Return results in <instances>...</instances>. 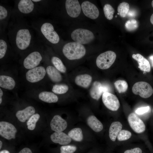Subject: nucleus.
Here are the masks:
<instances>
[{
    "label": "nucleus",
    "instance_id": "f257e3e1",
    "mask_svg": "<svg viewBox=\"0 0 153 153\" xmlns=\"http://www.w3.org/2000/svg\"><path fill=\"white\" fill-rule=\"evenodd\" d=\"M62 52L65 57L70 60L79 59L85 55L86 49L82 44L76 42H71L65 44Z\"/></svg>",
    "mask_w": 153,
    "mask_h": 153
},
{
    "label": "nucleus",
    "instance_id": "f03ea898",
    "mask_svg": "<svg viewBox=\"0 0 153 153\" xmlns=\"http://www.w3.org/2000/svg\"><path fill=\"white\" fill-rule=\"evenodd\" d=\"M72 39L75 42L81 44H88L94 39L93 33L88 29L78 28L74 30L71 35Z\"/></svg>",
    "mask_w": 153,
    "mask_h": 153
},
{
    "label": "nucleus",
    "instance_id": "7ed1b4c3",
    "mask_svg": "<svg viewBox=\"0 0 153 153\" xmlns=\"http://www.w3.org/2000/svg\"><path fill=\"white\" fill-rule=\"evenodd\" d=\"M116 57V53L112 51H108L102 53L96 58L97 66L102 69H107L114 63Z\"/></svg>",
    "mask_w": 153,
    "mask_h": 153
},
{
    "label": "nucleus",
    "instance_id": "20e7f679",
    "mask_svg": "<svg viewBox=\"0 0 153 153\" xmlns=\"http://www.w3.org/2000/svg\"><path fill=\"white\" fill-rule=\"evenodd\" d=\"M132 91L135 95H139L143 98L149 97L153 94V89L148 83L143 81L139 82L133 86Z\"/></svg>",
    "mask_w": 153,
    "mask_h": 153
},
{
    "label": "nucleus",
    "instance_id": "39448f33",
    "mask_svg": "<svg viewBox=\"0 0 153 153\" xmlns=\"http://www.w3.org/2000/svg\"><path fill=\"white\" fill-rule=\"evenodd\" d=\"M31 36L27 29H22L17 32L16 37V43L18 47L20 50L26 49L29 45Z\"/></svg>",
    "mask_w": 153,
    "mask_h": 153
},
{
    "label": "nucleus",
    "instance_id": "423d86ee",
    "mask_svg": "<svg viewBox=\"0 0 153 153\" xmlns=\"http://www.w3.org/2000/svg\"><path fill=\"white\" fill-rule=\"evenodd\" d=\"M41 31L45 37L50 42L53 44H57L60 40V37L54 31L52 25L49 23H45L42 26Z\"/></svg>",
    "mask_w": 153,
    "mask_h": 153
},
{
    "label": "nucleus",
    "instance_id": "0eeeda50",
    "mask_svg": "<svg viewBox=\"0 0 153 153\" xmlns=\"http://www.w3.org/2000/svg\"><path fill=\"white\" fill-rule=\"evenodd\" d=\"M46 71L42 66L36 67L29 70L26 73V78L29 82L35 83L39 82L44 77Z\"/></svg>",
    "mask_w": 153,
    "mask_h": 153
},
{
    "label": "nucleus",
    "instance_id": "6e6552de",
    "mask_svg": "<svg viewBox=\"0 0 153 153\" xmlns=\"http://www.w3.org/2000/svg\"><path fill=\"white\" fill-rule=\"evenodd\" d=\"M102 100L105 107L112 111H116L120 107V103L118 98L110 93H104L102 94Z\"/></svg>",
    "mask_w": 153,
    "mask_h": 153
},
{
    "label": "nucleus",
    "instance_id": "1a4fd4ad",
    "mask_svg": "<svg viewBox=\"0 0 153 153\" xmlns=\"http://www.w3.org/2000/svg\"><path fill=\"white\" fill-rule=\"evenodd\" d=\"M17 130L12 124L5 121L0 122V135L5 139L10 140L14 139Z\"/></svg>",
    "mask_w": 153,
    "mask_h": 153
},
{
    "label": "nucleus",
    "instance_id": "9d476101",
    "mask_svg": "<svg viewBox=\"0 0 153 153\" xmlns=\"http://www.w3.org/2000/svg\"><path fill=\"white\" fill-rule=\"evenodd\" d=\"M110 90V88L109 85L95 81L93 84L90 90V94L93 99L98 100L102 94L105 92H109Z\"/></svg>",
    "mask_w": 153,
    "mask_h": 153
},
{
    "label": "nucleus",
    "instance_id": "9b49d317",
    "mask_svg": "<svg viewBox=\"0 0 153 153\" xmlns=\"http://www.w3.org/2000/svg\"><path fill=\"white\" fill-rule=\"evenodd\" d=\"M129 124L132 129L138 133L144 132L145 126L143 121L134 113H130L128 117Z\"/></svg>",
    "mask_w": 153,
    "mask_h": 153
},
{
    "label": "nucleus",
    "instance_id": "f8f14e48",
    "mask_svg": "<svg viewBox=\"0 0 153 153\" xmlns=\"http://www.w3.org/2000/svg\"><path fill=\"white\" fill-rule=\"evenodd\" d=\"M42 59V57L40 53L37 51L33 52L24 59V66L27 69H31L38 66Z\"/></svg>",
    "mask_w": 153,
    "mask_h": 153
},
{
    "label": "nucleus",
    "instance_id": "ddd939ff",
    "mask_svg": "<svg viewBox=\"0 0 153 153\" xmlns=\"http://www.w3.org/2000/svg\"><path fill=\"white\" fill-rule=\"evenodd\" d=\"M81 7L84 14L87 17L95 19L99 16L98 9L94 4L90 1H84L81 4Z\"/></svg>",
    "mask_w": 153,
    "mask_h": 153
},
{
    "label": "nucleus",
    "instance_id": "4468645a",
    "mask_svg": "<svg viewBox=\"0 0 153 153\" xmlns=\"http://www.w3.org/2000/svg\"><path fill=\"white\" fill-rule=\"evenodd\" d=\"M65 6L67 13L70 17L75 18L79 16L81 8L78 0H67Z\"/></svg>",
    "mask_w": 153,
    "mask_h": 153
},
{
    "label": "nucleus",
    "instance_id": "2eb2a0df",
    "mask_svg": "<svg viewBox=\"0 0 153 153\" xmlns=\"http://www.w3.org/2000/svg\"><path fill=\"white\" fill-rule=\"evenodd\" d=\"M67 122L60 116L55 115L50 123L51 129L55 132H61L64 130L67 127Z\"/></svg>",
    "mask_w": 153,
    "mask_h": 153
},
{
    "label": "nucleus",
    "instance_id": "dca6fc26",
    "mask_svg": "<svg viewBox=\"0 0 153 153\" xmlns=\"http://www.w3.org/2000/svg\"><path fill=\"white\" fill-rule=\"evenodd\" d=\"M50 139L54 143L62 145L67 144L71 141V138L62 131L54 132L51 135Z\"/></svg>",
    "mask_w": 153,
    "mask_h": 153
},
{
    "label": "nucleus",
    "instance_id": "f3484780",
    "mask_svg": "<svg viewBox=\"0 0 153 153\" xmlns=\"http://www.w3.org/2000/svg\"><path fill=\"white\" fill-rule=\"evenodd\" d=\"M35 112L34 108L32 106H29L22 110L17 111L16 116L19 121L24 122L28 120Z\"/></svg>",
    "mask_w": 153,
    "mask_h": 153
},
{
    "label": "nucleus",
    "instance_id": "a211bd4d",
    "mask_svg": "<svg viewBox=\"0 0 153 153\" xmlns=\"http://www.w3.org/2000/svg\"><path fill=\"white\" fill-rule=\"evenodd\" d=\"M132 58L137 61L139 64L138 67L144 73L149 72L151 70L150 66L149 61L145 58L139 54H133Z\"/></svg>",
    "mask_w": 153,
    "mask_h": 153
},
{
    "label": "nucleus",
    "instance_id": "6ab92c4d",
    "mask_svg": "<svg viewBox=\"0 0 153 153\" xmlns=\"http://www.w3.org/2000/svg\"><path fill=\"white\" fill-rule=\"evenodd\" d=\"M92 80V78L90 75L84 74L77 76L75 78V82L78 86L86 88L89 86Z\"/></svg>",
    "mask_w": 153,
    "mask_h": 153
},
{
    "label": "nucleus",
    "instance_id": "aec40b11",
    "mask_svg": "<svg viewBox=\"0 0 153 153\" xmlns=\"http://www.w3.org/2000/svg\"><path fill=\"white\" fill-rule=\"evenodd\" d=\"M87 122L88 126L95 132H100L103 129L102 124L94 115L90 116L88 118Z\"/></svg>",
    "mask_w": 153,
    "mask_h": 153
},
{
    "label": "nucleus",
    "instance_id": "412c9836",
    "mask_svg": "<svg viewBox=\"0 0 153 153\" xmlns=\"http://www.w3.org/2000/svg\"><path fill=\"white\" fill-rule=\"evenodd\" d=\"M122 125L119 122H114L111 124L109 130V136L113 141H115L117 135L122 130Z\"/></svg>",
    "mask_w": 153,
    "mask_h": 153
},
{
    "label": "nucleus",
    "instance_id": "4be33fe9",
    "mask_svg": "<svg viewBox=\"0 0 153 153\" xmlns=\"http://www.w3.org/2000/svg\"><path fill=\"white\" fill-rule=\"evenodd\" d=\"M34 4L32 1L30 0H21L18 4V8L19 11L24 14H28L33 10Z\"/></svg>",
    "mask_w": 153,
    "mask_h": 153
},
{
    "label": "nucleus",
    "instance_id": "5701e85b",
    "mask_svg": "<svg viewBox=\"0 0 153 153\" xmlns=\"http://www.w3.org/2000/svg\"><path fill=\"white\" fill-rule=\"evenodd\" d=\"M15 82L11 77L5 75L0 76V86L9 90H12L15 87Z\"/></svg>",
    "mask_w": 153,
    "mask_h": 153
},
{
    "label": "nucleus",
    "instance_id": "b1692460",
    "mask_svg": "<svg viewBox=\"0 0 153 153\" xmlns=\"http://www.w3.org/2000/svg\"><path fill=\"white\" fill-rule=\"evenodd\" d=\"M46 71L50 79L53 82H58L62 79V76L59 71L55 67L52 66H48Z\"/></svg>",
    "mask_w": 153,
    "mask_h": 153
},
{
    "label": "nucleus",
    "instance_id": "393cba45",
    "mask_svg": "<svg viewBox=\"0 0 153 153\" xmlns=\"http://www.w3.org/2000/svg\"><path fill=\"white\" fill-rule=\"evenodd\" d=\"M39 97L42 101L49 103H56L58 100V97L56 95L49 92H41L39 95Z\"/></svg>",
    "mask_w": 153,
    "mask_h": 153
},
{
    "label": "nucleus",
    "instance_id": "a878e982",
    "mask_svg": "<svg viewBox=\"0 0 153 153\" xmlns=\"http://www.w3.org/2000/svg\"><path fill=\"white\" fill-rule=\"evenodd\" d=\"M68 135L73 140L80 142L83 139V135L81 129L79 128H73L70 131Z\"/></svg>",
    "mask_w": 153,
    "mask_h": 153
},
{
    "label": "nucleus",
    "instance_id": "bb28decb",
    "mask_svg": "<svg viewBox=\"0 0 153 153\" xmlns=\"http://www.w3.org/2000/svg\"><path fill=\"white\" fill-rule=\"evenodd\" d=\"M51 61L58 71L62 73L65 72L66 68L60 58L56 56H53L52 58Z\"/></svg>",
    "mask_w": 153,
    "mask_h": 153
},
{
    "label": "nucleus",
    "instance_id": "cd10ccee",
    "mask_svg": "<svg viewBox=\"0 0 153 153\" xmlns=\"http://www.w3.org/2000/svg\"><path fill=\"white\" fill-rule=\"evenodd\" d=\"M129 5L126 2L120 3L117 8L118 14L121 17L124 18L126 16L129 10Z\"/></svg>",
    "mask_w": 153,
    "mask_h": 153
},
{
    "label": "nucleus",
    "instance_id": "c85d7f7f",
    "mask_svg": "<svg viewBox=\"0 0 153 153\" xmlns=\"http://www.w3.org/2000/svg\"><path fill=\"white\" fill-rule=\"evenodd\" d=\"M40 117L39 114L38 113L34 114L28 120L27 125L28 129L31 130H34L36 126V123Z\"/></svg>",
    "mask_w": 153,
    "mask_h": 153
},
{
    "label": "nucleus",
    "instance_id": "c756f323",
    "mask_svg": "<svg viewBox=\"0 0 153 153\" xmlns=\"http://www.w3.org/2000/svg\"><path fill=\"white\" fill-rule=\"evenodd\" d=\"M69 90L67 85L63 84H57L54 85L52 88V91L58 94H61L66 93Z\"/></svg>",
    "mask_w": 153,
    "mask_h": 153
},
{
    "label": "nucleus",
    "instance_id": "7c9ffc66",
    "mask_svg": "<svg viewBox=\"0 0 153 153\" xmlns=\"http://www.w3.org/2000/svg\"><path fill=\"white\" fill-rule=\"evenodd\" d=\"M114 86L119 93L126 92L128 87L127 82L124 80H118L114 83Z\"/></svg>",
    "mask_w": 153,
    "mask_h": 153
},
{
    "label": "nucleus",
    "instance_id": "2f4dec72",
    "mask_svg": "<svg viewBox=\"0 0 153 153\" xmlns=\"http://www.w3.org/2000/svg\"><path fill=\"white\" fill-rule=\"evenodd\" d=\"M103 10L105 17L109 20L112 19L115 12L112 7L109 4H107L104 6Z\"/></svg>",
    "mask_w": 153,
    "mask_h": 153
},
{
    "label": "nucleus",
    "instance_id": "473e14b6",
    "mask_svg": "<svg viewBox=\"0 0 153 153\" xmlns=\"http://www.w3.org/2000/svg\"><path fill=\"white\" fill-rule=\"evenodd\" d=\"M131 136V133L129 131L126 130H121L118 133L117 138L119 141L126 140L129 139Z\"/></svg>",
    "mask_w": 153,
    "mask_h": 153
},
{
    "label": "nucleus",
    "instance_id": "72a5a7b5",
    "mask_svg": "<svg viewBox=\"0 0 153 153\" xmlns=\"http://www.w3.org/2000/svg\"><path fill=\"white\" fill-rule=\"evenodd\" d=\"M126 29L129 31L135 30L138 27V24L137 21L134 19L127 21L125 24Z\"/></svg>",
    "mask_w": 153,
    "mask_h": 153
},
{
    "label": "nucleus",
    "instance_id": "f704fd0d",
    "mask_svg": "<svg viewBox=\"0 0 153 153\" xmlns=\"http://www.w3.org/2000/svg\"><path fill=\"white\" fill-rule=\"evenodd\" d=\"M76 149V147L74 145L63 146L60 147V153H74Z\"/></svg>",
    "mask_w": 153,
    "mask_h": 153
},
{
    "label": "nucleus",
    "instance_id": "c9c22d12",
    "mask_svg": "<svg viewBox=\"0 0 153 153\" xmlns=\"http://www.w3.org/2000/svg\"><path fill=\"white\" fill-rule=\"evenodd\" d=\"M7 48L6 42L2 39L0 40V59L3 58L5 56Z\"/></svg>",
    "mask_w": 153,
    "mask_h": 153
},
{
    "label": "nucleus",
    "instance_id": "e433bc0d",
    "mask_svg": "<svg viewBox=\"0 0 153 153\" xmlns=\"http://www.w3.org/2000/svg\"><path fill=\"white\" fill-rule=\"evenodd\" d=\"M149 109V106L142 107L137 109L135 110V112L138 114H142L147 112Z\"/></svg>",
    "mask_w": 153,
    "mask_h": 153
},
{
    "label": "nucleus",
    "instance_id": "4c0bfd02",
    "mask_svg": "<svg viewBox=\"0 0 153 153\" xmlns=\"http://www.w3.org/2000/svg\"><path fill=\"white\" fill-rule=\"evenodd\" d=\"M7 15V11L6 9L2 6H0V20L5 18Z\"/></svg>",
    "mask_w": 153,
    "mask_h": 153
},
{
    "label": "nucleus",
    "instance_id": "58836bf2",
    "mask_svg": "<svg viewBox=\"0 0 153 153\" xmlns=\"http://www.w3.org/2000/svg\"><path fill=\"white\" fill-rule=\"evenodd\" d=\"M124 153H142V150L140 148L136 147L130 150H127Z\"/></svg>",
    "mask_w": 153,
    "mask_h": 153
},
{
    "label": "nucleus",
    "instance_id": "ea45409f",
    "mask_svg": "<svg viewBox=\"0 0 153 153\" xmlns=\"http://www.w3.org/2000/svg\"><path fill=\"white\" fill-rule=\"evenodd\" d=\"M18 153H32V152L29 148H25L20 150Z\"/></svg>",
    "mask_w": 153,
    "mask_h": 153
},
{
    "label": "nucleus",
    "instance_id": "a19ab883",
    "mask_svg": "<svg viewBox=\"0 0 153 153\" xmlns=\"http://www.w3.org/2000/svg\"><path fill=\"white\" fill-rule=\"evenodd\" d=\"M3 95V92L2 90L0 88V104H1L2 103V97Z\"/></svg>",
    "mask_w": 153,
    "mask_h": 153
},
{
    "label": "nucleus",
    "instance_id": "79ce46f5",
    "mask_svg": "<svg viewBox=\"0 0 153 153\" xmlns=\"http://www.w3.org/2000/svg\"><path fill=\"white\" fill-rule=\"evenodd\" d=\"M128 15L129 16H133L135 15V12L133 11H130L128 13Z\"/></svg>",
    "mask_w": 153,
    "mask_h": 153
},
{
    "label": "nucleus",
    "instance_id": "37998d69",
    "mask_svg": "<svg viewBox=\"0 0 153 153\" xmlns=\"http://www.w3.org/2000/svg\"><path fill=\"white\" fill-rule=\"evenodd\" d=\"M0 153H10L7 150H3L0 151Z\"/></svg>",
    "mask_w": 153,
    "mask_h": 153
},
{
    "label": "nucleus",
    "instance_id": "c03bdc74",
    "mask_svg": "<svg viewBox=\"0 0 153 153\" xmlns=\"http://www.w3.org/2000/svg\"><path fill=\"white\" fill-rule=\"evenodd\" d=\"M150 21L151 23L153 25V13L151 15L150 18Z\"/></svg>",
    "mask_w": 153,
    "mask_h": 153
},
{
    "label": "nucleus",
    "instance_id": "a18cd8bd",
    "mask_svg": "<svg viewBox=\"0 0 153 153\" xmlns=\"http://www.w3.org/2000/svg\"><path fill=\"white\" fill-rule=\"evenodd\" d=\"M149 58L150 59V60H151L152 61V65H153V56H150V57H149Z\"/></svg>",
    "mask_w": 153,
    "mask_h": 153
},
{
    "label": "nucleus",
    "instance_id": "49530a36",
    "mask_svg": "<svg viewBox=\"0 0 153 153\" xmlns=\"http://www.w3.org/2000/svg\"><path fill=\"white\" fill-rule=\"evenodd\" d=\"M2 145V142L1 141H0V149H1V148Z\"/></svg>",
    "mask_w": 153,
    "mask_h": 153
},
{
    "label": "nucleus",
    "instance_id": "de8ad7c7",
    "mask_svg": "<svg viewBox=\"0 0 153 153\" xmlns=\"http://www.w3.org/2000/svg\"><path fill=\"white\" fill-rule=\"evenodd\" d=\"M32 1H34V2H39L41 1L40 0H32Z\"/></svg>",
    "mask_w": 153,
    "mask_h": 153
},
{
    "label": "nucleus",
    "instance_id": "09e8293b",
    "mask_svg": "<svg viewBox=\"0 0 153 153\" xmlns=\"http://www.w3.org/2000/svg\"><path fill=\"white\" fill-rule=\"evenodd\" d=\"M152 7L153 8V0H152Z\"/></svg>",
    "mask_w": 153,
    "mask_h": 153
},
{
    "label": "nucleus",
    "instance_id": "8fccbe9b",
    "mask_svg": "<svg viewBox=\"0 0 153 153\" xmlns=\"http://www.w3.org/2000/svg\"><path fill=\"white\" fill-rule=\"evenodd\" d=\"M152 112H153V109H152Z\"/></svg>",
    "mask_w": 153,
    "mask_h": 153
}]
</instances>
